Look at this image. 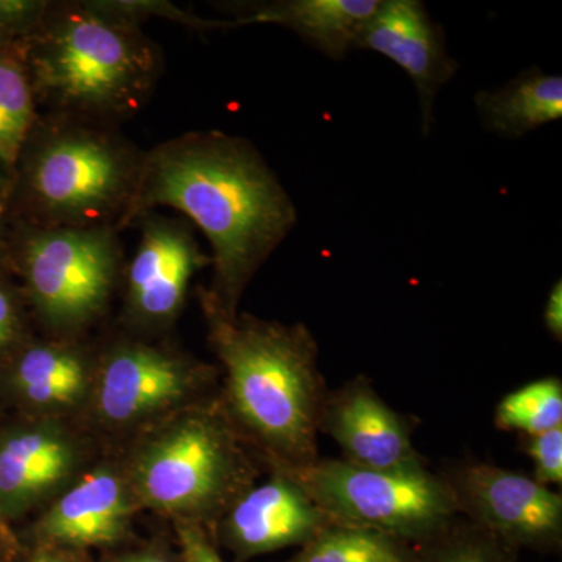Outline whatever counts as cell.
Segmentation results:
<instances>
[{"instance_id": "obj_1", "label": "cell", "mask_w": 562, "mask_h": 562, "mask_svg": "<svg viewBox=\"0 0 562 562\" xmlns=\"http://www.w3.org/2000/svg\"><path fill=\"white\" fill-rule=\"evenodd\" d=\"M168 206L209 239L213 288L203 297L238 314L249 281L297 224V211L257 147L220 131L188 132L144 151L116 231Z\"/></svg>"}, {"instance_id": "obj_2", "label": "cell", "mask_w": 562, "mask_h": 562, "mask_svg": "<svg viewBox=\"0 0 562 562\" xmlns=\"http://www.w3.org/2000/svg\"><path fill=\"white\" fill-rule=\"evenodd\" d=\"M210 339L227 373V416L268 457L272 472L319 460V422L328 387L319 346L303 324L225 316L203 297Z\"/></svg>"}, {"instance_id": "obj_3", "label": "cell", "mask_w": 562, "mask_h": 562, "mask_svg": "<svg viewBox=\"0 0 562 562\" xmlns=\"http://www.w3.org/2000/svg\"><path fill=\"white\" fill-rule=\"evenodd\" d=\"M22 47L38 106L106 127L135 116L161 72L154 41L94 0L50 2Z\"/></svg>"}, {"instance_id": "obj_4", "label": "cell", "mask_w": 562, "mask_h": 562, "mask_svg": "<svg viewBox=\"0 0 562 562\" xmlns=\"http://www.w3.org/2000/svg\"><path fill=\"white\" fill-rule=\"evenodd\" d=\"M143 155L114 127L40 116L14 166L31 214L27 225L116 228L135 192Z\"/></svg>"}, {"instance_id": "obj_5", "label": "cell", "mask_w": 562, "mask_h": 562, "mask_svg": "<svg viewBox=\"0 0 562 562\" xmlns=\"http://www.w3.org/2000/svg\"><path fill=\"white\" fill-rule=\"evenodd\" d=\"M133 483L151 508L191 519L222 517L254 486V469L227 414L203 409L144 447Z\"/></svg>"}, {"instance_id": "obj_6", "label": "cell", "mask_w": 562, "mask_h": 562, "mask_svg": "<svg viewBox=\"0 0 562 562\" xmlns=\"http://www.w3.org/2000/svg\"><path fill=\"white\" fill-rule=\"evenodd\" d=\"M279 472V471H277ZM333 524L372 528L419 546L457 519V503L441 473L382 472L319 458L284 472Z\"/></svg>"}, {"instance_id": "obj_7", "label": "cell", "mask_w": 562, "mask_h": 562, "mask_svg": "<svg viewBox=\"0 0 562 562\" xmlns=\"http://www.w3.org/2000/svg\"><path fill=\"white\" fill-rule=\"evenodd\" d=\"M120 232L98 227H32L20 239L29 295L47 324L80 328L105 308L120 273Z\"/></svg>"}, {"instance_id": "obj_8", "label": "cell", "mask_w": 562, "mask_h": 562, "mask_svg": "<svg viewBox=\"0 0 562 562\" xmlns=\"http://www.w3.org/2000/svg\"><path fill=\"white\" fill-rule=\"evenodd\" d=\"M458 516L522 552L562 550V497L524 473L491 462L462 461L441 472Z\"/></svg>"}, {"instance_id": "obj_9", "label": "cell", "mask_w": 562, "mask_h": 562, "mask_svg": "<svg viewBox=\"0 0 562 562\" xmlns=\"http://www.w3.org/2000/svg\"><path fill=\"white\" fill-rule=\"evenodd\" d=\"M319 431L338 443L350 464L382 472L428 469L414 446V422L391 408L368 376L328 390Z\"/></svg>"}, {"instance_id": "obj_10", "label": "cell", "mask_w": 562, "mask_h": 562, "mask_svg": "<svg viewBox=\"0 0 562 562\" xmlns=\"http://www.w3.org/2000/svg\"><path fill=\"white\" fill-rule=\"evenodd\" d=\"M127 271L128 312L140 324L176 319L195 272L211 266L184 222L147 213Z\"/></svg>"}, {"instance_id": "obj_11", "label": "cell", "mask_w": 562, "mask_h": 562, "mask_svg": "<svg viewBox=\"0 0 562 562\" xmlns=\"http://www.w3.org/2000/svg\"><path fill=\"white\" fill-rule=\"evenodd\" d=\"M353 49L382 54L408 74L419 95L422 135L427 136L436 98L458 72V63L447 52L441 25L432 21L424 3L380 0L375 13L358 33Z\"/></svg>"}, {"instance_id": "obj_12", "label": "cell", "mask_w": 562, "mask_h": 562, "mask_svg": "<svg viewBox=\"0 0 562 562\" xmlns=\"http://www.w3.org/2000/svg\"><path fill=\"white\" fill-rule=\"evenodd\" d=\"M333 524L301 484L273 471L243 492L221 517V536L239 560L303 547Z\"/></svg>"}, {"instance_id": "obj_13", "label": "cell", "mask_w": 562, "mask_h": 562, "mask_svg": "<svg viewBox=\"0 0 562 562\" xmlns=\"http://www.w3.org/2000/svg\"><path fill=\"white\" fill-rule=\"evenodd\" d=\"M195 382L199 371L183 358L147 344H120L99 373V414L110 424H132L183 401Z\"/></svg>"}, {"instance_id": "obj_14", "label": "cell", "mask_w": 562, "mask_h": 562, "mask_svg": "<svg viewBox=\"0 0 562 562\" xmlns=\"http://www.w3.org/2000/svg\"><path fill=\"white\" fill-rule=\"evenodd\" d=\"M380 0H273L231 3L233 25L273 24L290 29L333 60L353 49L364 22Z\"/></svg>"}, {"instance_id": "obj_15", "label": "cell", "mask_w": 562, "mask_h": 562, "mask_svg": "<svg viewBox=\"0 0 562 562\" xmlns=\"http://www.w3.org/2000/svg\"><path fill=\"white\" fill-rule=\"evenodd\" d=\"M74 443L54 427L25 428L0 441V508L18 514L65 483L76 468Z\"/></svg>"}, {"instance_id": "obj_16", "label": "cell", "mask_w": 562, "mask_h": 562, "mask_svg": "<svg viewBox=\"0 0 562 562\" xmlns=\"http://www.w3.org/2000/svg\"><path fill=\"white\" fill-rule=\"evenodd\" d=\"M131 512V498L120 476L101 469L85 476L52 506L41 522V532L68 546H103L122 538Z\"/></svg>"}, {"instance_id": "obj_17", "label": "cell", "mask_w": 562, "mask_h": 562, "mask_svg": "<svg viewBox=\"0 0 562 562\" xmlns=\"http://www.w3.org/2000/svg\"><path fill=\"white\" fill-rule=\"evenodd\" d=\"M475 103L486 131L503 138H522L561 120L562 79L539 68L527 69L501 90L480 91Z\"/></svg>"}, {"instance_id": "obj_18", "label": "cell", "mask_w": 562, "mask_h": 562, "mask_svg": "<svg viewBox=\"0 0 562 562\" xmlns=\"http://www.w3.org/2000/svg\"><path fill=\"white\" fill-rule=\"evenodd\" d=\"M14 384L25 401L43 408H66L83 398L88 366L83 355L63 344H36L22 351Z\"/></svg>"}, {"instance_id": "obj_19", "label": "cell", "mask_w": 562, "mask_h": 562, "mask_svg": "<svg viewBox=\"0 0 562 562\" xmlns=\"http://www.w3.org/2000/svg\"><path fill=\"white\" fill-rule=\"evenodd\" d=\"M38 117L24 47L0 44V168L11 176Z\"/></svg>"}, {"instance_id": "obj_20", "label": "cell", "mask_w": 562, "mask_h": 562, "mask_svg": "<svg viewBox=\"0 0 562 562\" xmlns=\"http://www.w3.org/2000/svg\"><path fill=\"white\" fill-rule=\"evenodd\" d=\"M286 562H419L416 546L386 532L330 524Z\"/></svg>"}, {"instance_id": "obj_21", "label": "cell", "mask_w": 562, "mask_h": 562, "mask_svg": "<svg viewBox=\"0 0 562 562\" xmlns=\"http://www.w3.org/2000/svg\"><path fill=\"white\" fill-rule=\"evenodd\" d=\"M494 424L498 430L519 432V436L562 427V382L546 376L509 392L495 408Z\"/></svg>"}, {"instance_id": "obj_22", "label": "cell", "mask_w": 562, "mask_h": 562, "mask_svg": "<svg viewBox=\"0 0 562 562\" xmlns=\"http://www.w3.org/2000/svg\"><path fill=\"white\" fill-rule=\"evenodd\" d=\"M416 549L419 562H520V552L460 516Z\"/></svg>"}, {"instance_id": "obj_23", "label": "cell", "mask_w": 562, "mask_h": 562, "mask_svg": "<svg viewBox=\"0 0 562 562\" xmlns=\"http://www.w3.org/2000/svg\"><path fill=\"white\" fill-rule=\"evenodd\" d=\"M94 3L111 16L136 25V27H140L143 22L149 20H162L198 32L235 29L231 20H205V18L192 14L171 2H166V0H94Z\"/></svg>"}, {"instance_id": "obj_24", "label": "cell", "mask_w": 562, "mask_h": 562, "mask_svg": "<svg viewBox=\"0 0 562 562\" xmlns=\"http://www.w3.org/2000/svg\"><path fill=\"white\" fill-rule=\"evenodd\" d=\"M520 446L530 457L535 472L532 480L542 486L562 484V427L532 436H519Z\"/></svg>"}, {"instance_id": "obj_25", "label": "cell", "mask_w": 562, "mask_h": 562, "mask_svg": "<svg viewBox=\"0 0 562 562\" xmlns=\"http://www.w3.org/2000/svg\"><path fill=\"white\" fill-rule=\"evenodd\" d=\"M50 2L0 0V44H24L40 27Z\"/></svg>"}, {"instance_id": "obj_26", "label": "cell", "mask_w": 562, "mask_h": 562, "mask_svg": "<svg viewBox=\"0 0 562 562\" xmlns=\"http://www.w3.org/2000/svg\"><path fill=\"white\" fill-rule=\"evenodd\" d=\"M183 562H225L195 522H181L179 527Z\"/></svg>"}, {"instance_id": "obj_27", "label": "cell", "mask_w": 562, "mask_h": 562, "mask_svg": "<svg viewBox=\"0 0 562 562\" xmlns=\"http://www.w3.org/2000/svg\"><path fill=\"white\" fill-rule=\"evenodd\" d=\"M20 312L10 291L0 283V351L9 349L20 338Z\"/></svg>"}, {"instance_id": "obj_28", "label": "cell", "mask_w": 562, "mask_h": 562, "mask_svg": "<svg viewBox=\"0 0 562 562\" xmlns=\"http://www.w3.org/2000/svg\"><path fill=\"white\" fill-rule=\"evenodd\" d=\"M543 325L554 341H562V283L558 280L547 297L543 310Z\"/></svg>"}, {"instance_id": "obj_29", "label": "cell", "mask_w": 562, "mask_h": 562, "mask_svg": "<svg viewBox=\"0 0 562 562\" xmlns=\"http://www.w3.org/2000/svg\"><path fill=\"white\" fill-rule=\"evenodd\" d=\"M11 173L0 168V224H2L3 214H5L7 201L10 194Z\"/></svg>"}, {"instance_id": "obj_30", "label": "cell", "mask_w": 562, "mask_h": 562, "mask_svg": "<svg viewBox=\"0 0 562 562\" xmlns=\"http://www.w3.org/2000/svg\"><path fill=\"white\" fill-rule=\"evenodd\" d=\"M125 562H171L166 558L158 557V554H139V557L132 558Z\"/></svg>"}, {"instance_id": "obj_31", "label": "cell", "mask_w": 562, "mask_h": 562, "mask_svg": "<svg viewBox=\"0 0 562 562\" xmlns=\"http://www.w3.org/2000/svg\"><path fill=\"white\" fill-rule=\"evenodd\" d=\"M33 562H63V561L58 560V558L47 557V554H43V557L36 558V560Z\"/></svg>"}]
</instances>
